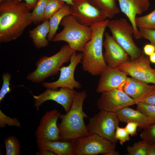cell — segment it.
I'll return each mask as SVG.
<instances>
[{"label": "cell", "instance_id": "cell-32", "mask_svg": "<svg viewBox=\"0 0 155 155\" xmlns=\"http://www.w3.org/2000/svg\"><path fill=\"white\" fill-rule=\"evenodd\" d=\"M11 78V75L8 72H4L2 75L3 84L0 91V102L7 93L11 92V89L9 86Z\"/></svg>", "mask_w": 155, "mask_h": 155}, {"label": "cell", "instance_id": "cell-17", "mask_svg": "<svg viewBox=\"0 0 155 155\" xmlns=\"http://www.w3.org/2000/svg\"><path fill=\"white\" fill-rule=\"evenodd\" d=\"M121 11L129 19L134 30L136 39L142 38L135 23L137 15H141L147 11L150 6V0H118Z\"/></svg>", "mask_w": 155, "mask_h": 155}, {"label": "cell", "instance_id": "cell-12", "mask_svg": "<svg viewBox=\"0 0 155 155\" xmlns=\"http://www.w3.org/2000/svg\"><path fill=\"white\" fill-rule=\"evenodd\" d=\"M70 5L71 15L81 24L90 27L97 22L106 20V15L94 6L88 0H73Z\"/></svg>", "mask_w": 155, "mask_h": 155}, {"label": "cell", "instance_id": "cell-4", "mask_svg": "<svg viewBox=\"0 0 155 155\" xmlns=\"http://www.w3.org/2000/svg\"><path fill=\"white\" fill-rule=\"evenodd\" d=\"M74 52L67 44L62 46L59 51L51 56L41 57L36 63V69L27 75L26 79L39 83L49 77L58 74L61 66L70 61Z\"/></svg>", "mask_w": 155, "mask_h": 155}, {"label": "cell", "instance_id": "cell-35", "mask_svg": "<svg viewBox=\"0 0 155 155\" xmlns=\"http://www.w3.org/2000/svg\"><path fill=\"white\" fill-rule=\"evenodd\" d=\"M125 127L128 133L131 136H134L137 134V128L139 125L136 123L130 122L127 123Z\"/></svg>", "mask_w": 155, "mask_h": 155}, {"label": "cell", "instance_id": "cell-22", "mask_svg": "<svg viewBox=\"0 0 155 155\" xmlns=\"http://www.w3.org/2000/svg\"><path fill=\"white\" fill-rule=\"evenodd\" d=\"M71 14L70 6L65 3L49 19L50 30L47 36V39L49 41H52L58 29L59 25L63 18L64 17Z\"/></svg>", "mask_w": 155, "mask_h": 155}, {"label": "cell", "instance_id": "cell-7", "mask_svg": "<svg viewBox=\"0 0 155 155\" xmlns=\"http://www.w3.org/2000/svg\"><path fill=\"white\" fill-rule=\"evenodd\" d=\"M75 155H119L116 144L95 133H89L74 141Z\"/></svg>", "mask_w": 155, "mask_h": 155}, {"label": "cell", "instance_id": "cell-23", "mask_svg": "<svg viewBox=\"0 0 155 155\" xmlns=\"http://www.w3.org/2000/svg\"><path fill=\"white\" fill-rule=\"evenodd\" d=\"M94 6L103 13L106 18H112L120 12L116 0H88Z\"/></svg>", "mask_w": 155, "mask_h": 155}, {"label": "cell", "instance_id": "cell-33", "mask_svg": "<svg viewBox=\"0 0 155 155\" xmlns=\"http://www.w3.org/2000/svg\"><path fill=\"white\" fill-rule=\"evenodd\" d=\"M115 137L117 140L119 141L120 144L121 145L130 139L129 135L125 128L120 127L119 125H118L116 128Z\"/></svg>", "mask_w": 155, "mask_h": 155}, {"label": "cell", "instance_id": "cell-31", "mask_svg": "<svg viewBox=\"0 0 155 155\" xmlns=\"http://www.w3.org/2000/svg\"><path fill=\"white\" fill-rule=\"evenodd\" d=\"M7 125L21 127L20 123L17 119L16 118H12L7 116L0 110V127L3 128Z\"/></svg>", "mask_w": 155, "mask_h": 155}, {"label": "cell", "instance_id": "cell-36", "mask_svg": "<svg viewBox=\"0 0 155 155\" xmlns=\"http://www.w3.org/2000/svg\"><path fill=\"white\" fill-rule=\"evenodd\" d=\"M143 52L147 56H150L155 52V47L151 43L145 44L143 48Z\"/></svg>", "mask_w": 155, "mask_h": 155}, {"label": "cell", "instance_id": "cell-39", "mask_svg": "<svg viewBox=\"0 0 155 155\" xmlns=\"http://www.w3.org/2000/svg\"><path fill=\"white\" fill-rule=\"evenodd\" d=\"M35 154L37 155H56L54 152L48 150L39 151L37 152Z\"/></svg>", "mask_w": 155, "mask_h": 155}, {"label": "cell", "instance_id": "cell-1", "mask_svg": "<svg viewBox=\"0 0 155 155\" xmlns=\"http://www.w3.org/2000/svg\"><path fill=\"white\" fill-rule=\"evenodd\" d=\"M30 9L18 0L0 1V42L16 40L32 23Z\"/></svg>", "mask_w": 155, "mask_h": 155}, {"label": "cell", "instance_id": "cell-37", "mask_svg": "<svg viewBox=\"0 0 155 155\" xmlns=\"http://www.w3.org/2000/svg\"><path fill=\"white\" fill-rule=\"evenodd\" d=\"M140 102L155 105V92L145 98Z\"/></svg>", "mask_w": 155, "mask_h": 155}, {"label": "cell", "instance_id": "cell-8", "mask_svg": "<svg viewBox=\"0 0 155 155\" xmlns=\"http://www.w3.org/2000/svg\"><path fill=\"white\" fill-rule=\"evenodd\" d=\"M120 122L117 113L100 111L89 119L86 127L89 133H96L116 144L115 132Z\"/></svg>", "mask_w": 155, "mask_h": 155}, {"label": "cell", "instance_id": "cell-40", "mask_svg": "<svg viewBox=\"0 0 155 155\" xmlns=\"http://www.w3.org/2000/svg\"><path fill=\"white\" fill-rule=\"evenodd\" d=\"M147 155H155V142L149 144Z\"/></svg>", "mask_w": 155, "mask_h": 155}, {"label": "cell", "instance_id": "cell-5", "mask_svg": "<svg viewBox=\"0 0 155 155\" xmlns=\"http://www.w3.org/2000/svg\"><path fill=\"white\" fill-rule=\"evenodd\" d=\"M60 24L63 29L55 36L52 41H65L73 51L81 52L84 45L91 38V28L80 24L71 15L64 17Z\"/></svg>", "mask_w": 155, "mask_h": 155}, {"label": "cell", "instance_id": "cell-2", "mask_svg": "<svg viewBox=\"0 0 155 155\" xmlns=\"http://www.w3.org/2000/svg\"><path fill=\"white\" fill-rule=\"evenodd\" d=\"M87 96L84 90L76 92L69 110L66 114H61V122L58 125L60 141H74L89 134L84 121L88 117L83 109Z\"/></svg>", "mask_w": 155, "mask_h": 155}, {"label": "cell", "instance_id": "cell-24", "mask_svg": "<svg viewBox=\"0 0 155 155\" xmlns=\"http://www.w3.org/2000/svg\"><path fill=\"white\" fill-rule=\"evenodd\" d=\"M135 21L137 28L155 30V9L148 14L136 17Z\"/></svg>", "mask_w": 155, "mask_h": 155}, {"label": "cell", "instance_id": "cell-10", "mask_svg": "<svg viewBox=\"0 0 155 155\" xmlns=\"http://www.w3.org/2000/svg\"><path fill=\"white\" fill-rule=\"evenodd\" d=\"M96 104L100 111L117 113L136 103L121 88L101 93Z\"/></svg>", "mask_w": 155, "mask_h": 155}, {"label": "cell", "instance_id": "cell-14", "mask_svg": "<svg viewBox=\"0 0 155 155\" xmlns=\"http://www.w3.org/2000/svg\"><path fill=\"white\" fill-rule=\"evenodd\" d=\"M61 114L56 109L45 112L35 131V135L37 139L60 140L57 122Z\"/></svg>", "mask_w": 155, "mask_h": 155}, {"label": "cell", "instance_id": "cell-28", "mask_svg": "<svg viewBox=\"0 0 155 155\" xmlns=\"http://www.w3.org/2000/svg\"><path fill=\"white\" fill-rule=\"evenodd\" d=\"M65 3L64 1L60 0H48L45 9L43 21L49 20Z\"/></svg>", "mask_w": 155, "mask_h": 155}, {"label": "cell", "instance_id": "cell-34", "mask_svg": "<svg viewBox=\"0 0 155 155\" xmlns=\"http://www.w3.org/2000/svg\"><path fill=\"white\" fill-rule=\"evenodd\" d=\"M142 37L148 40L155 47V30L139 29Z\"/></svg>", "mask_w": 155, "mask_h": 155}, {"label": "cell", "instance_id": "cell-16", "mask_svg": "<svg viewBox=\"0 0 155 155\" xmlns=\"http://www.w3.org/2000/svg\"><path fill=\"white\" fill-rule=\"evenodd\" d=\"M100 75L96 91L101 93L106 91L123 88L128 75L117 68L107 66Z\"/></svg>", "mask_w": 155, "mask_h": 155}, {"label": "cell", "instance_id": "cell-38", "mask_svg": "<svg viewBox=\"0 0 155 155\" xmlns=\"http://www.w3.org/2000/svg\"><path fill=\"white\" fill-rule=\"evenodd\" d=\"M20 1L22 0L25 1L26 3L30 9H33L34 8L38 0H18Z\"/></svg>", "mask_w": 155, "mask_h": 155}, {"label": "cell", "instance_id": "cell-15", "mask_svg": "<svg viewBox=\"0 0 155 155\" xmlns=\"http://www.w3.org/2000/svg\"><path fill=\"white\" fill-rule=\"evenodd\" d=\"M105 40L103 46L105 49L103 54L104 61L108 67L116 68L120 64L130 61L124 49L108 32L104 33Z\"/></svg>", "mask_w": 155, "mask_h": 155}, {"label": "cell", "instance_id": "cell-3", "mask_svg": "<svg viewBox=\"0 0 155 155\" xmlns=\"http://www.w3.org/2000/svg\"><path fill=\"white\" fill-rule=\"evenodd\" d=\"M109 21L106 19L90 27L92 32L91 38L84 45L81 52L82 69L92 75H100L107 67L102 49L103 35Z\"/></svg>", "mask_w": 155, "mask_h": 155}, {"label": "cell", "instance_id": "cell-13", "mask_svg": "<svg viewBox=\"0 0 155 155\" xmlns=\"http://www.w3.org/2000/svg\"><path fill=\"white\" fill-rule=\"evenodd\" d=\"M76 91L74 89L61 87L57 89L46 88L43 93L38 95H33L34 100V106L37 110L45 102L49 100H53L61 105L66 113L70 109Z\"/></svg>", "mask_w": 155, "mask_h": 155}, {"label": "cell", "instance_id": "cell-42", "mask_svg": "<svg viewBox=\"0 0 155 155\" xmlns=\"http://www.w3.org/2000/svg\"><path fill=\"white\" fill-rule=\"evenodd\" d=\"M64 1L65 3L67 4L71 5L73 4V0H60Z\"/></svg>", "mask_w": 155, "mask_h": 155}, {"label": "cell", "instance_id": "cell-19", "mask_svg": "<svg viewBox=\"0 0 155 155\" xmlns=\"http://www.w3.org/2000/svg\"><path fill=\"white\" fill-rule=\"evenodd\" d=\"M36 142L39 151L48 150L57 155H75L74 141L37 139Z\"/></svg>", "mask_w": 155, "mask_h": 155}, {"label": "cell", "instance_id": "cell-11", "mask_svg": "<svg viewBox=\"0 0 155 155\" xmlns=\"http://www.w3.org/2000/svg\"><path fill=\"white\" fill-rule=\"evenodd\" d=\"M82 52L74 51L71 56L69 64L67 66L61 67L59 69L60 75L59 79L53 82H44L42 85L46 88L57 89L64 87L71 89H80L82 84L76 81L74 78V73L77 65L81 62Z\"/></svg>", "mask_w": 155, "mask_h": 155}, {"label": "cell", "instance_id": "cell-29", "mask_svg": "<svg viewBox=\"0 0 155 155\" xmlns=\"http://www.w3.org/2000/svg\"><path fill=\"white\" fill-rule=\"evenodd\" d=\"M136 105L137 110L143 113L155 123V105L142 102Z\"/></svg>", "mask_w": 155, "mask_h": 155}, {"label": "cell", "instance_id": "cell-30", "mask_svg": "<svg viewBox=\"0 0 155 155\" xmlns=\"http://www.w3.org/2000/svg\"><path fill=\"white\" fill-rule=\"evenodd\" d=\"M141 138L149 144L155 142V123L144 129Z\"/></svg>", "mask_w": 155, "mask_h": 155}, {"label": "cell", "instance_id": "cell-26", "mask_svg": "<svg viewBox=\"0 0 155 155\" xmlns=\"http://www.w3.org/2000/svg\"><path fill=\"white\" fill-rule=\"evenodd\" d=\"M48 0H38L36 4L31 13L32 23L39 24L43 21L45 6Z\"/></svg>", "mask_w": 155, "mask_h": 155}, {"label": "cell", "instance_id": "cell-27", "mask_svg": "<svg viewBox=\"0 0 155 155\" xmlns=\"http://www.w3.org/2000/svg\"><path fill=\"white\" fill-rule=\"evenodd\" d=\"M149 144L142 140L127 148L128 155H147Z\"/></svg>", "mask_w": 155, "mask_h": 155}, {"label": "cell", "instance_id": "cell-6", "mask_svg": "<svg viewBox=\"0 0 155 155\" xmlns=\"http://www.w3.org/2000/svg\"><path fill=\"white\" fill-rule=\"evenodd\" d=\"M107 27L113 38L129 55L130 61L140 57L143 51L135 43L133 39V28L126 19L120 18L109 20Z\"/></svg>", "mask_w": 155, "mask_h": 155}, {"label": "cell", "instance_id": "cell-9", "mask_svg": "<svg viewBox=\"0 0 155 155\" xmlns=\"http://www.w3.org/2000/svg\"><path fill=\"white\" fill-rule=\"evenodd\" d=\"M149 58L143 52L137 59L119 65L117 68L134 78L147 84H155V67L150 65Z\"/></svg>", "mask_w": 155, "mask_h": 155}, {"label": "cell", "instance_id": "cell-20", "mask_svg": "<svg viewBox=\"0 0 155 155\" xmlns=\"http://www.w3.org/2000/svg\"><path fill=\"white\" fill-rule=\"evenodd\" d=\"M120 122L127 123L132 122L138 123L143 129L154 123L143 113L129 106L126 107L117 113Z\"/></svg>", "mask_w": 155, "mask_h": 155}, {"label": "cell", "instance_id": "cell-18", "mask_svg": "<svg viewBox=\"0 0 155 155\" xmlns=\"http://www.w3.org/2000/svg\"><path fill=\"white\" fill-rule=\"evenodd\" d=\"M124 92L135 101L136 104L155 92V86L128 77L123 87Z\"/></svg>", "mask_w": 155, "mask_h": 155}, {"label": "cell", "instance_id": "cell-21", "mask_svg": "<svg viewBox=\"0 0 155 155\" xmlns=\"http://www.w3.org/2000/svg\"><path fill=\"white\" fill-rule=\"evenodd\" d=\"M50 30L49 20L44 21L41 24L29 31V37L32 40L35 47L37 49L44 48L48 44L47 36Z\"/></svg>", "mask_w": 155, "mask_h": 155}, {"label": "cell", "instance_id": "cell-25", "mask_svg": "<svg viewBox=\"0 0 155 155\" xmlns=\"http://www.w3.org/2000/svg\"><path fill=\"white\" fill-rule=\"evenodd\" d=\"M6 149V155L20 154V142L15 136L8 137L4 140Z\"/></svg>", "mask_w": 155, "mask_h": 155}, {"label": "cell", "instance_id": "cell-43", "mask_svg": "<svg viewBox=\"0 0 155 155\" xmlns=\"http://www.w3.org/2000/svg\"><path fill=\"white\" fill-rule=\"evenodd\" d=\"M2 0H0V1H2Z\"/></svg>", "mask_w": 155, "mask_h": 155}, {"label": "cell", "instance_id": "cell-41", "mask_svg": "<svg viewBox=\"0 0 155 155\" xmlns=\"http://www.w3.org/2000/svg\"><path fill=\"white\" fill-rule=\"evenodd\" d=\"M149 59L150 62L155 64V52L149 56Z\"/></svg>", "mask_w": 155, "mask_h": 155}]
</instances>
